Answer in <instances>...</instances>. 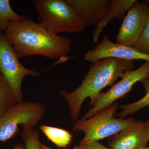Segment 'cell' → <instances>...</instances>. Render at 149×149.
Listing matches in <instances>:
<instances>
[{
    "instance_id": "1",
    "label": "cell",
    "mask_w": 149,
    "mask_h": 149,
    "mask_svg": "<svg viewBox=\"0 0 149 149\" xmlns=\"http://www.w3.org/2000/svg\"><path fill=\"white\" fill-rule=\"evenodd\" d=\"M4 34L19 58L40 55L65 59L71 50L70 38L54 35L40 23L25 17L11 22Z\"/></svg>"
},
{
    "instance_id": "2",
    "label": "cell",
    "mask_w": 149,
    "mask_h": 149,
    "mask_svg": "<svg viewBox=\"0 0 149 149\" xmlns=\"http://www.w3.org/2000/svg\"><path fill=\"white\" fill-rule=\"evenodd\" d=\"M134 61L107 58L93 63L79 87L70 93L63 90L59 93L67 102L72 123L77 119L85 100L91 99V106L103 89L114 85L125 72L133 70Z\"/></svg>"
},
{
    "instance_id": "3",
    "label": "cell",
    "mask_w": 149,
    "mask_h": 149,
    "mask_svg": "<svg viewBox=\"0 0 149 149\" xmlns=\"http://www.w3.org/2000/svg\"><path fill=\"white\" fill-rule=\"evenodd\" d=\"M118 107V103L115 102L89 119H77L74 123L72 130L76 132L82 131L85 134L79 145L108 138L120 131L137 128L143 123V121L133 117L127 119L115 118V113Z\"/></svg>"
},
{
    "instance_id": "4",
    "label": "cell",
    "mask_w": 149,
    "mask_h": 149,
    "mask_svg": "<svg viewBox=\"0 0 149 149\" xmlns=\"http://www.w3.org/2000/svg\"><path fill=\"white\" fill-rule=\"evenodd\" d=\"M35 6L40 24L54 35L78 33L85 29L80 17L66 0H37Z\"/></svg>"
},
{
    "instance_id": "5",
    "label": "cell",
    "mask_w": 149,
    "mask_h": 149,
    "mask_svg": "<svg viewBox=\"0 0 149 149\" xmlns=\"http://www.w3.org/2000/svg\"><path fill=\"white\" fill-rule=\"evenodd\" d=\"M46 108L38 102L22 101L17 103L0 117V142L12 138L18 131L35 128L42 119Z\"/></svg>"
},
{
    "instance_id": "6",
    "label": "cell",
    "mask_w": 149,
    "mask_h": 149,
    "mask_svg": "<svg viewBox=\"0 0 149 149\" xmlns=\"http://www.w3.org/2000/svg\"><path fill=\"white\" fill-rule=\"evenodd\" d=\"M19 58L4 33H0V72L10 86L17 103L23 101L22 85L24 77H39L42 74L41 71L25 67Z\"/></svg>"
},
{
    "instance_id": "7",
    "label": "cell",
    "mask_w": 149,
    "mask_h": 149,
    "mask_svg": "<svg viewBox=\"0 0 149 149\" xmlns=\"http://www.w3.org/2000/svg\"><path fill=\"white\" fill-rule=\"evenodd\" d=\"M148 78H149V62L146 61L137 69L125 72L119 82L113 85L107 92H101L97 96L91 106L92 107L85 113L82 120L89 119L111 105L131 92L136 83Z\"/></svg>"
},
{
    "instance_id": "8",
    "label": "cell",
    "mask_w": 149,
    "mask_h": 149,
    "mask_svg": "<svg viewBox=\"0 0 149 149\" xmlns=\"http://www.w3.org/2000/svg\"><path fill=\"white\" fill-rule=\"evenodd\" d=\"M149 8L144 2H137L128 11L116 37V43L133 47L139 40L146 22Z\"/></svg>"
},
{
    "instance_id": "9",
    "label": "cell",
    "mask_w": 149,
    "mask_h": 149,
    "mask_svg": "<svg viewBox=\"0 0 149 149\" xmlns=\"http://www.w3.org/2000/svg\"><path fill=\"white\" fill-rule=\"evenodd\" d=\"M85 61L93 63L107 58L132 61L141 60L149 62V55L133 47L114 43L104 35L102 42L84 55Z\"/></svg>"
},
{
    "instance_id": "10",
    "label": "cell",
    "mask_w": 149,
    "mask_h": 149,
    "mask_svg": "<svg viewBox=\"0 0 149 149\" xmlns=\"http://www.w3.org/2000/svg\"><path fill=\"white\" fill-rule=\"evenodd\" d=\"M149 142V119L141 126L120 131L107 139L112 149H143Z\"/></svg>"
},
{
    "instance_id": "11",
    "label": "cell",
    "mask_w": 149,
    "mask_h": 149,
    "mask_svg": "<svg viewBox=\"0 0 149 149\" xmlns=\"http://www.w3.org/2000/svg\"><path fill=\"white\" fill-rule=\"evenodd\" d=\"M74 9L85 27H96L105 15L109 0H66Z\"/></svg>"
},
{
    "instance_id": "12",
    "label": "cell",
    "mask_w": 149,
    "mask_h": 149,
    "mask_svg": "<svg viewBox=\"0 0 149 149\" xmlns=\"http://www.w3.org/2000/svg\"><path fill=\"white\" fill-rule=\"evenodd\" d=\"M137 1L136 0H109L105 15L93 33V41L97 42L103 29L109 22L117 19L122 22L125 14Z\"/></svg>"
},
{
    "instance_id": "13",
    "label": "cell",
    "mask_w": 149,
    "mask_h": 149,
    "mask_svg": "<svg viewBox=\"0 0 149 149\" xmlns=\"http://www.w3.org/2000/svg\"><path fill=\"white\" fill-rule=\"evenodd\" d=\"M40 129L49 141L59 148H67L72 142V134L62 128L42 125Z\"/></svg>"
},
{
    "instance_id": "14",
    "label": "cell",
    "mask_w": 149,
    "mask_h": 149,
    "mask_svg": "<svg viewBox=\"0 0 149 149\" xmlns=\"http://www.w3.org/2000/svg\"><path fill=\"white\" fill-rule=\"evenodd\" d=\"M146 91L145 96L137 101L128 104L123 105L120 106L122 111L114 116L120 118H124L128 115H133L140 110L149 106V78L145 79L141 82Z\"/></svg>"
},
{
    "instance_id": "15",
    "label": "cell",
    "mask_w": 149,
    "mask_h": 149,
    "mask_svg": "<svg viewBox=\"0 0 149 149\" xmlns=\"http://www.w3.org/2000/svg\"><path fill=\"white\" fill-rule=\"evenodd\" d=\"M24 17L13 9L10 1L0 0V33L6 32L11 22L21 20Z\"/></svg>"
},
{
    "instance_id": "16",
    "label": "cell",
    "mask_w": 149,
    "mask_h": 149,
    "mask_svg": "<svg viewBox=\"0 0 149 149\" xmlns=\"http://www.w3.org/2000/svg\"><path fill=\"white\" fill-rule=\"evenodd\" d=\"M17 103L10 86L0 72V117Z\"/></svg>"
},
{
    "instance_id": "17",
    "label": "cell",
    "mask_w": 149,
    "mask_h": 149,
    "mask_svg": "<svg viewBox=\"0 0 149 149\" xmlns=\"http://www.w3.org/2000/svg\"><path fill=\"white\" fill-rule=\"evenodd\" d=\"M22 139L24 143L25 149H40V132L35 128L22 130Z\"/></svg>"
},
{
    "instance_id": "18",
    "label": "cell",
    "mask_w": 149,
    "mask_h": 149,
    "mask_svg": "<svg viewBox=\"0 0 149 149\" xmlns=\"http://www.w3.org/2000/svg\"><path fill=\"white\" fill-rule=\"evenodd\" d=\"M149 13L142 34L138 42L133 47L139 50L141 52L149 55Z\"/></svg>"
},
{
    "instance_id": "19",
    "label": "cell",
    "mask_w": 149,
    "mask_h": 149,
    "mask_svg": "<svg viewBox=\"0 0 149 149\" xmlns=\"http://www.w3.org/2000/svg\"><path fill=\"white\" fill-rule=\"evenodd\" d=\"M73 149H112L107 148L102 145L98 141H93L84 145L74 146Z\"/></svg>"
},
{
    "instance_id": "20",
    "label": "cell",
    "mask_w": 149,
    "mask_h": 149,
    "mask_svg": "<svg viewBox=\"0 0 149 149\" xmlns=\"http://www.w3.org/2000/svg\"><path fill=\"white\" fill-rule=\"evenodd\" d=\"M13 149H25V148L24 144L19 143L15 145Z\"/></svg>"
},
{
    "instance_id": "21",
    "label": "cell",
    "mask_w": 149,
    "mask_h": 149,
    "mask_svg": "<svg viewBox=\"0 0 149 149\" xmlns=\"http://www.w3.org/2000/svg\"><path fill=\"white\" fill-rule=\"evenodd\" d=\"M40 149H53L50 147L47 146L45 144L42 143H40Z\"/></svg>"
},
{
    "instance_id": "22",
    "label": "cell",
    "mask_w": 149,
    "mask_h": 149,
    "mask_svg": "<svg viewBox=\"0 0 149 149\" xmlns=\"http://www.w3.org/2000/svg\"><path fill=\"white\" fill-rule=\"evenodd\" d=\"M144 2L146 3V4L148 6L149 8V0H146V1H144Z\"/></svg>"
},
{
    "instance_id": "23",
    "label": "cell",
    "mask_w": 149,
    "mask_h": 149,
    "mask_svg": "<svg viewBox=\"0 0 149 149\" xmlns=\"http://www.w3.org/2000/svg\"><path fill=\"white\" fill-rule=\"evenodd\" d=\"M143 149H149V148H144Z\"/></svg>"
}]
</instances>
